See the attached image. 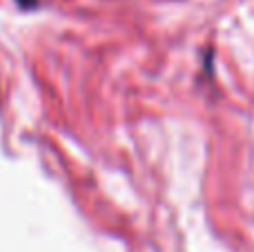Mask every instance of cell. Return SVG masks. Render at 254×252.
Returning <instances> with one entry per match:
<instances>
[{
    "mask_svg": "<svg viewBox=\"0 0 254 252\" xmlns=\"http://www.w3.org/2000/svg\"><path fill=\"white\" fill-rule=\"evenodd\" d=\"M36 2H38V0H18V4H20V7H25V9L36 7Z\"/></svg>",
    "mask_w": 254,
    "mask_h": 252,
    "instance_id": "1",
    "label": "cell"
}]
</instances>
